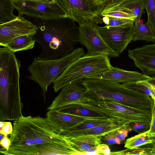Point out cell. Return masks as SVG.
<instances>
[{"label":"cell","mask_w":155,"mask_h":155,"mask_svg":"<svg viewBox=\"0 0 155 155\" xmlns=\"http://www.w3.org/2000/svg\"><path fill=\"white\" fill-rule=\"evenodd\" d=\"M66 137L80 155H82L83 152L96 147L101 143V137L87 135Z\"/></svg>","instance_id":"obj_19"},{"label":"cell","mask_w":155,"mask_h":155,"mask_svg":"<svg viewBox=\"0 0 155 155\" xmlns=\"http://www.w3.org/2000/svg\"><path fill=\"white\" fill-rule=\"evenodd\" d=\"M16 153L18 155H80V153L67 137L65 140L61 141L48 142L34 146L19 147L16 150Z\"/></svg>","instance_id":"obj_11"},{"label":"cell","mask_w":155,"mask_h":155,"mask_svg":"<svg viewBox=\"0 0 155 155\" xmlns=\"http://www.w3.org/2000/svg\"><path fill=\"white\" fill-rule=\"evenodd\" d=\"M147 84L153 91L155 96V86L149 82L147 80L146 81Z\"/></svg>","instance_id":"obj_41"},{"label":"cell","mask_w":155,"mask_h":155,"mask_svg":"<svg viewBox=\"0 0 155 155\" xmlns=\"http://www.w3.org/2000/svg\"><path fill=\"white\" fill-rule=\"evenodd\" d=\"M145 9L140 0H132L124 3L111 10H120L133 15L135 17L134 20L135 23L140 21L141 17L145 12Z\"/></svg>","instance_id":"obj_21"},{"label":"cell","mask_w":155,"mask_h":155,"mask_svg":"<svg viewBox=\"0 0 155 155\" xmlns=\"http://www.w3.org/2000/svg\"><path fill=\"white\" fill-rule=\"evenodd\" d=\"M35 2L44 3H51L57 2L56 0H29Z\"/></svg>","instance_id":"obj_39"},{"label":"cell","mask_w":155,"mask_h":155,"mask_svg":"<svg viewBox=\"0 0 155 155\" xmlns=\"http://www.w3.org/2000/svg\"><path fill=\"white\" fill-rule=\"evenodd\" d=\"M83 80H79L62 87L47 109H56L85 100L87 97V89L82 84Z\"/></svg>","instance_id":"obj_13"},{"label":"cell","mask_w":155,"mask_h":155,"mask_svg":"<svg viewBox=\"0 0 155 155\" xmlns=\"http://www.w3.org/2000/svg\"><path fill=\"white\" fill-rule=\"evenodd\" d=\"M11 143L10 139L7 136H4L0 140V145L5 150H8L9 149Z\"/></svg>","instance_id":"obj_37"},{"label":"cell","mask_w":155,"mask_h":155,"mask_svg":"<svg viewBox=\"0 0 155 155\" xmlns=\"http://www.w3.org/2000/svg\"><path fill=\"white\" fill-rule=\"evenodd\" d=\"M149 134L148 130L127 139L125 142L124 147L128 149H133L154 142L153 137L150 136Z\"/></svg>","instance_id":"obj_23"},{"label":"cell","mask_w":155,"mask_h":155,"mask_svg":"<svg viewBox=\"0 0 155 155\" xmlns=\"http://www.w3.org/2000/svg\"><path fill=\"white\" fill-rule=\"evenodd\" d=\"M133 40H143L155 42V33L147 22L134 23Z\"/></svg>","instance_id":"obj_22"},{"label":"cell","mask_w":155,"mask_h":155,"mask_svg":"<svg viewBox=\"0 0 155 155\" xmlns=\"http://www.w3.org/2000/svg\"><path fill=\"white\" fill-rule=\"evenodd\" d=\"M13 131V127L11 123L10 122H5L4 125L0 128V133L4 136H7L8 135L12 133Z\"/></svg>","instance_id":"obj_35"},{"label":"cell","mask_w":155,"mask_h":155,"mask_svg":"<svg viewBox=\"0 0 155 155\" xmlns=\"http://www.w3.org/2000/svg\"><path fill=\"white\" fill-rule=\"evenodd\" d=\"M85 78H98L123 84L148 80L151 77L137 71L125 70L111 66L110 69L105 71L88 75Z\"/></svg>","instance_id":"obj_15"},{"label":"cell","mask_w":155,"mask_h":155,"mask_svg":"<svg viewBox=\"0 0 155 155\" xmlns=\"http://www.w3.org/2000/svg\"><path fill=\"white\" fill-rule=\"evenodd\" d=\"M117 130L110 132L101 136V143L108 145L116 144H120L121 141L117 137Z\"/></svg>","instance_id":"obj_30"},{"label":"cell","mask_w":155,"mask_h":155,"mask_svg":"<svg viewBox=\"0 0 155 155\" xmlns=\"http://www.w3.org/2000/svg\"><path fill=\"white\" fill-rule=\"evenodd\" d=\"M102 16H107L116 18H125L134 20L135 17L133 15L129 14L118 10H111L102 12Z\"/></svg>","instance_id":"obj_29"},{"label":"cell","mask_w":155,"mask_h":155,"mask_svg":"<svg viewBox=\"0 0 155 155\" xmlns=\"http://www.w3.org/2000/svg\"><path fill=\"white\" fill-rule=\"evenodd\" d=\"M155 154V142L154 143L153 146L150 152V155Z\"/></svg>","instance_id":"obj_43"},{"label":"cell","mask_w":155,"mask_h":155,"mask_svg":"<svg viewBox=\"0 0 155 155\" xmlns=\"http://www.w3.org/2000/svg\"><path fill=\"white\" fill-rule=\"evenodd\" d=\"M109 24L106 26H123L134 24L133 20L110 17Z\"/></svg>","instance_id":"obj_32"},{"label":"cell","mask_w":155,"mask_h":155,"mask_svg":"<svg viewBox=\"0 0 155 155\" xmlns=\"http://www.w3.org/2000/svg\"><path fill=\"white\" fill-rule=\"evenodd\" d=\"M82 155H100L96 147L90 148L82 153Z\"/></svg>","instance_id":"obj_38"},{"label":"cell","mask_w":155,"mask_h":155,"mask_svg":"<svg viewBox=\"0 0 155 155\" xmlns=\"http://www.w3.org/2000/svg\"><path fill=\"white\" fill-rule=\"evenodd\" d=\"M68 18L44 20L38 27L34 38L41 47L38 60L57 59L71 53L79 42L78 27Z\"/></svg>","instance_id":"obj_1"},{"label":"cell","mask_w":155,"mask_h":155,"mask_svg":"<svg viewBox=\"0 0 155 155\" xmlns=\"http://www.w3.org/2000/svg\"><path fill=\"white\" fill-rule=\"evenodd\" d=\"M0 140H1L3 138V137H4V136L1 133H0Z\"/></svg>","instance_id":"obj_44"},{"label":"cell","mask_w":155,"mask_h":155,"mask_svg":"<svg viewBox=\"0 0 155 155\" xmlns=\"http://www.w3.org/2000/svg\"><path fill=\"white\" fill-rule=\"evenodd\" d=\"M13 125L10 146H34L66 139L46 117L22 115L14 120Z\"/></svg>","instance_id":"obj_3"},{"label":"cell","mask_w":155,"mask_h":155,"mask_svg":"<svg viewBox=\"0 0 155 155\" xmlns=\"http://www.w3.org/2000/svg\"><path fill=\"white\" fill-rule=\"evenodd\" d=\"M46 117L61 130L68 129L85 120L92 119L62 112L55 109L49 110L47 112Z\"/></svg>","instance_id":"obj_17"},{"label":"cell","mask_w":155,"mask_h":155,"mask_svg":"<svg viewBox=\"0 0 155 155\" xmlns=\"http://www.w3.org/2000/svg\"><path fill=\"white\" fill-rule=\"evenodd\" d=\"M123 84L129 89L138 91L150 96L151 97L155 98L153 91L147 84L146 80L126 83Z\"/></svg>","instance_id":"obj_26"},{"label":"cell","mask_w":155,"mask_h":155,"mask_svg":"<svg viewBox=\"0 0 155 155\" xmlns=\"http://www.w3.org/2000/svg\"><path fill=\"white\" fill-rule=\"evenodd\" d=\"M78 103L110 119L126 124L134 122L150 123L151 121L150 110L130 107L109 100L95 101L87 99Z\"/></svg>","instance_id":"obj_6"},{"label":"cell","mask_w":155,"mask_h":155,"mask_svg":"<svg viewBox=\"0 0 155 155\" xmlns=\"http://www.w3.org/2000/svg\"><path fill=\"white\" fill-rule=\"evenodd\" d=\"M140 0L147 12V22L155 33V0Z\"/></svg>","instance_id":"obj_27"},{"label":"cell","mask_w":155,"mask_h":155,"mask_svg":"<svg viewBox=\"0 0 155 155\" xmlns=\"http://www.w3.org/2000/svg\"><path fill=\"white\" fill-rule=\"evenodd\" d=\"M154 139V141H155V137H153Z\"/></svg>","instance_id":"obj_45"},{"label":"cell","mask_w":155,"mask_h":155,"mask_svg":"<svg viewBox=\"0 0 155 155\" xmlns=\"http://www.w3.org/2000/svg\"><path fill=\"white\" fill-rule=\"evenodd\" d=\"M134 25L123 26H99L100 33L108 45L118 55L133 40Z\"/></svg>","instance_id":"obj_10"},{"label":"cell","mask_w":155,"mask_h":155,"mask_svg":"<svg viewBox=\"0 0 155 155\" xmlns=\"http://www.w3.org/2000/svg\"><path fill=\"white\" fill-rule=\"evenodd\" d=\"M96 148L100 155H110L111 152L108 145L104 143H101L97 146Z\"/></svg>","instance_id":"obj_36"},{"label":"cell","mask_w":155,"mask_h":155,"mask_svg":"<svg viewBox=\"0 0 155 155\" xmlns=\"http://www.w3.org/2000/svg\"><path fill=\"white\" fill-rule=\"evenodd\" d=\"M111 66L109 57L106 55L85 54L66 67L53 82V87L57 92L70 83L84 79L88 75L105 71Z\"/></svg>","instance_id":"obj_4"},{"label":"cell","mask_w":155,"mask_h":155,"mask_svg":"<svg viewBox=\"0 0 155 155\" xmlns=\"http://www.w3.org/2000/svg\"><path fill=\"white\" fill-rule=\"evenodd\" d=\"M113 120V119H88L84 121L77 125L64 130L77 131L89 129L104 124Z\"/></svg>","instance_id":"obj_25"},{"label":"cell","mask_w":155,"mask_h":155,"mask_svg":"<svg viewBox=\"0 0 155 155\" xmlns=\"http://www.w3.org/2000/svg\"><path fill=\"white\" fill-rule=\"evenodd\" d=\"M99 26L93 22H86L79 24V43L87 48L88 55L100 54L109 57L118 55L107 44L99 31Z\"/></svg>","instance_id":"obj_8"},{"label":"cell","mask_w":155,"mask_h":155,"mask_svg":"<svg viewBox=\"0 0 155 155\" xmlns=\"http://www.w3.org/2000/svg\"><path fill=\"white\" fill-rule=\"evenodd\" d=\"M16 9L13 0H0V24L15 19L17 16L13 14Z\"/></svg>","instance_id":"obj_24"},{"label":"cell","mask_w":155,"mask_h":155,"mask_svg":"<svg viewBox=\"0 0 155 155\" xmlns=\"http://www.w3.org/2000/svg\"><path fill=\"white\" fill-rule=\"evenodd\" d=\"M34 35H27L16 37L8 43L5 47L14 52L32 49L36 42Z\"/></svg>","instance_id":"obj_20"},{"label":"cell","mask_w":155,"mask_h":155,"mask_svg":"<svg viewBox=\"0 0 155 155\" xmlns=\"http://www.w3.org/2000/svg\"><path fill=\"white\" fill-rule=\"evenodd\" d=\"M128 52L129 57L143 74H155V44L129 49Z\"/></svg>","instance_id":"obj_14"},{"label":"cell","mask_w":155,"mask_h":155,"mask_svg":"<svg viewBox=\"0 0 155 155\" xmlns=\"http://www.w3.org/2000/svg\"><path fill=\"white\" fill-rule=\"evenodd\" d=\"M55 109L64 113L92 119H110L104 114L87 108L78 103H72Z\"/></svg>","instance_id":"obj_18"},{"label":"cell","mask_w":155,"mask_h":155,"mask_svg":"<svg viewBox=\"0 0 155 155\" xmlns=\"http://www.w3.org/2000/svg\"><path fill=\"white\" fill-rule=\"evenodd\" d=\"M153 101V104L151 110V118L150 122V128L149 130V135L152 137H155V98L152 97Z\"/></svg>","instance_id":"obj_34"},{"label":"cell","mask_w":155,"mask_h":155,"mask_svg":"<svg viewBox=\"0 0 155 155\" xmlns=\"http://www.w3.org/2000/svg\"><path fill=\"white\" fill-rule=\"evenodd\" d=\"M102 20L103 23H104L106 25H107L109 24L110 22V18L107 16H103Z\"/></svg>","instance_id":"obj_40"},{"label":"cell","mask_w":155,"mask_h":155,"mask_svg":"<svg viewBox=\"0 0 155 155\" xmlns=\"http://www.w3.org/2000/svg\"><path fill=\"white\" fill-rule=\"evenodd\" d=\"M129 125L131 131H135L138 134L149 130L150 128V123L134 122L129 124Z\"/></svg>","instance_id":"obj_31"},{"label":"cell","mask_w":155,"mask_h":155,"mask_svg":"<svg viewBox=\"0 0 155 155\" xmlns=\"http://www.w3.org/2000/svg\"><path fill=\"white\" fill-rule=\"evenodd\" d=\"M85 55L83 48H78L71 54L59 59L38 60L34 58L28 69L30 74L26 77L39 84L45 98L48 88L54 80L68 65Z\"/></svg>","instance_id":"obj_5"},{"label":"cell","mask_w":155,"mask_h":155,"mask_svg":"<svg viewBox=\"0 0 155 155\" xmlns=\"http://www.w3.org/2000/svg\"><path fill=\"white\" fill-rule=\"evenodd\" d=\"M127 124L113 120L104 124L89 129L77 131L61 130L60 134L66 137L87 135L101 137L123 127Z\"/></svg>","instance_id":"obj_16"},{"label":"cell","mask_w":155,"mask_h":155,"mask_svg":"<svg viewBox=\"0 0 155 155\" xmlns=\"http://www.w3.org/2000/svg\"><path fill=\"white\" fill-rule=\"evenodd\" d=\"M131 0H97V2L99 4L103 6V12L112 10L124 3Z\"/></svg>","instance_id":"obj_28"},{"label":"cell","mask_w":155,"mask_h":155,"mask_svg":"<svg viewBox=\"0 0 155 155\" xmlns=\"http://www.w3.org/2000/svg\"><path fill=\"white\" fill-rule=\"evenodd\" d=\"M147 81L155 86V77H151V78Z\"/></svg>","instance_id":"obj_42"},{"label":"cell","mask_w":155,"mask_h":155,"mask_svg":"<svg viewBox=\"0 0 155 155\" xmlns=\"http://www.w3.org/2000/svg\"><path fill=\"white\" fill-rule=\"evenodd\" d=\"M18 15H23L43 20L68 18L64 10L57 2L44 3L29 0H13Z\"/></svg>","instance_id":"obj_9"},{"label":"cell","mask_w":155,"mask_h":155,"mask_svg":"<svg viewBox=\"0 0 155 155\" xmlns=\"http://www.w3.org/2000/svg\"><path fill=\"white\" fill-rule=\"evenodd\" d=\"M65 11L68 18L79 25L86 22L103 23L101 15L103 6L97 0H56Z\"/></svg>","instance_id":"obj_7"},{"label":"cell","mask_w":155,"mask_h":155,"mask_svg":"<svg viewBox=\"0 0 155 155\" xmlns=\"http://www.w3.org/2000/svg\"><path fill=\"white\" fill-rule=\"evenodd\" d=\"M131 131V130L129 124H127L117 130V137L121 142L123 141L127 136L128 133Z\"/></svg>","instance_id":"obj_33"},{"label":"cell","mask_w":155,"mask_h":155,"mask_svg":"<svg viewBox=\"0 0 155 155\" xmlns=\"http://www.w3.org/2000/svg\"><path fill=\"white\" fill-rule=\"evenodd\" d=\"M82 84L87 90L88 100H111L123 105L151 110L153 101L149 95L129 89L123 84L105 80L84 78Z\"/></svg>","instance_id":"obj_2"},{"label":"cell","mask_w":155,"mask_h":155,"mask_svg":"<svg viewBox=\"0 0 155 155\" xmlns=\"http://www.w3.org/2000/svg\"><path fill=\"white\" fill-rule=\"evenodd\" d=\"M38 27L22 16L10 21L0 24V45L5 47L13 39L23 35H35Z\"/></svg>","instance_id":"obj_12"}]
</instances>
